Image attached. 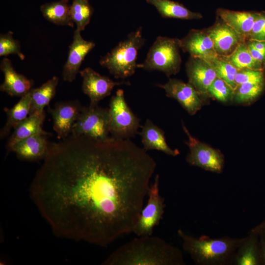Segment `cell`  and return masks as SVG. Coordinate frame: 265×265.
<instances>
[{
	"label": "cell",
	"instance_id": "obj_30",
	"mask_svg": "<svg viewBox=\"0 0 265 265\" xmlns=\"http://www.w3.org/2000/svg\"><path fill=\"white\" fill-rule=\"evenodd\" d=\"M265 83H245L238 85L234 90L233 101L246 104L255 101L262 93Z\"/></svg>",
	"mask_w": 265,
	"mask_h": 265
},
{
	"label": "cell",
	"instance_id": "obj_32",
	"mask_svg": "<svg viewBox=\"0 0 265 265\" xmlns=\"http://www.w3.org/2000/svg\"><path fill=\"white\" fill-rule=\"evenodd\" d=\"M13 32L9 31L5 33L0 34V56H7L9 54H16L21 60L25 58L21 52L20 42L13 37Z\"/></svg>",
	"mask_w": 265,
	"mask_h": 265
},
{
	"label": "cell",
	"instance_id": "obj_20",
	"mask_svg": "<svg viewBox=\"0 0 265 265\" xmlns=\"http://www.w3.org/2000/svg\"><path fill=\"white\" fill-rule=\"evenodd\" d=\"M231 265H262L259 235L251 230L233 257Z\"/></svg>",
	"mask_w": 265,
	"mask_h": 265
},
{
	"label": "cell",
	"instance_id": "obj_18",
	"mask_svg": "<svg viewBox=\"0 0 265 265\" xmlns=\"http://www.w3.org/2000/svg\"><path fill=\"white\" fill-rule=\"evenodd\" d=\"M46 135L37 134L25 138L9 148L20 159L33 161L44 159L47 155L49 143Z\"/></svg>",
	"mask_w": 265,
	"mask_h": 265
},
{
	"label": "cell",
	"instance_id": "obj_12",
	"mask_svg": "<svg viewBox=\"0 0 265 265\" xmlns=\"http://www.w3.org/2000/svg\"><path fill=\"white\" fill-rule=\"evenodd\" d=\"M216 18L214 24L204 30L212 40L217 54L228 56L246 39L221 18Z\"/></svg>",
	"mask_w": 265,
	"mask_h": 265
},
{
	"label": "cell",
	"instance_id": "obj_19",
	"mask_svg": "<svg viewBox=\"0 0 265 265\" xmlns=\"http://www.w3.org/2000/svg\"><path fill=\"white\" fill-rule=\"evenodd\" d=\"M140 135L143 149L146 151L155 150L173 157L180 154L177 149H172L168 145L163 131L149 119L146 120L142 127Z\"/></svg>",
	"mask_w": 265,
	"mask_h": 265
},
{
	"label": "cell",
	"instance_id": "obj_29",
	"mask_svg": "<svg viewBox=\"0 0 265 265\" xmlns=\"http://www.w3.org/2000/svg\"><path fill=\"white\" fill-rule=\"evenodd\" d=\"M214 69L217 77L223 80L234 90L237 85L235 80L237 69L224 56H217L208 60Z\"/></svg>",
	"mask_w": 265,
	"mask_h": 265
},
{
	"label": "cell",
	"instance_id": "obj_31",
	"mask_svg": "<svg viewBox=\"0 0 265 265\" xmlns=\"http://www.w3.org/2000/svg\"><path fill=\"white\" fill-rule=\"evenodd\" d=\"M234 89L226 81L216 77L208 88V93L212 97L222 103L233 101Z\"/></svg>",
	"mask_w": 265,
	"mask_h": 265
},
{
	"label": "cell",
	"instance_id": "obj_27",
	"mask_svg": "<svg viewBox=\"0 0 265 265\" xmlns=\"http://www.w3.org/2000/svg\"><path fill=\"white\" fill-rule=\"evenodd\" d=\"M237 69L263 70L264 66L252 56L246 41L241 43L230 55L224 56Z\"/></svg>",
	"mask_w": 265,
	"mask_h": 265
},
{
	"label": "cell",
	"instance_id": "obj_17",
	"mask_svg": "<svg viewBox=\"0 0 265 265\" xmlns=\"http://www.w3.org/2000/svg\"><path fill=\"white\" fill-rule=\"evenodd\" d=\"M0 69L4 75V80L0 86L1 91L14 97H22L31 89L33 82L24 75L17 73L10 59L3 58Z\"/></svg>",
	"mask_w": 265,
	"mask_h": 265
},
{
	"label": "cell",
	"instance_id": "obj_36",
	"mask_svg": "<svg viewBox=\"0 0 265 265\" xmlns=\"http://www.w3.org/2000/svg\"><path fill=\"white\" fill-rule=\"evenodd\" d=\"M246 43L257 50L265 53V41L246 40Z\"/></svg>",
	"mask_w": 265,
	"mask_h": 265
},
{
	"label": "cell",
	"instance_id": "obj_13",
	"mask_svg": "<svg viewBox=\"0 0 265 265\" xmlns=\"http://www.w3.org/2000/svg\"><path fill=\"white\" fill-rule=\"evenodd\" d=\"M83 107L77 100L58 102L53 108L48 107L53 119V129L58 139H63L69 136Z\"/></svg>",
	"mask_w": 265,
	"mask_h": 265
},
{
	"label": "cell",
	"instance_id": "obj_14",
	"mask_svg": "<svg viewBox=\"0 0 265 265\" xmlns=\"http://www.w3.org/2000/svg\"><path fill=\"white\" fill-rule=\"evenodd\" d=\"M186 67L188 82L199 93L204 103H207L210 98L208 88L217 77L214 69L206 60L191 56Z\"/></svg>",
	"mask_w": 265,
	"mask_h": 265
},
{
	"label": "cell",
	"instance_id": "obj_16",
	"mask_svg": "<svg viewBox=\"0 0 265 265\" xmlns=\"http://www.w3.org/2000/svg\"><path fill=\"white\" fill-rule=\"evenodd\" d=\"M180 43L181 49L191 56L208 60L218 56L212 40L204 30L191 29Z\"/></svg>",
	"mask_w": 265,
	"mask_h": 265
},
{
	"label": "cell",
	"instance_id": "obj_1",
	"mask_svg": "<svg viewBox=\"0 0 265 265\" xmlns=\"http://www.w3.org/2000/svg\"><path fill=\"white\" fill-rule=\"evenodd\" d=\"M156 161L130 139L49 144L30 196L57 236L102 247L132 232Z\"/></svg>",
	"mask_w": 265,
	"mask_h": 265
},
{
	"label": "cell",
	"instance_id": "obj_25",
	"mask_svg": "<svg viewBox=\"0 0 265 265\" xmlns=\"http://www.w3.org/2000/svg\"><path fill=\"white\" fill-rule=\"evenodd\" d=\"M69 0H59L41 5L40 11L45 19L56 25L74 27L70 13Z\"/></svg>",
	"mask_w": 265,
	"mask_h": 265
},
{
	"label": "cell",
	"instance_id": "obj_33",
	"mask_svg": "<svg viewBox=\"0 0 265 265\" xmlns=\"http://www.w3.org/2000/svg\"><path fill=\"white\" fill-rule=\"evenodd\" d=\"M235 80L237 86L245 83H265L263 70L242 69L238 70Z\"/></svg>",
	"mask_w": 265,
	"mask_h": 265
},
{
	"label": "cell",
	"instance_id": "obj_10",
	"mask_svg": "<svg viewBox=\"0 0 265 265\" xmlns=\"http://www.w3.org/2000/svg\"><path fill=\"white\" fill-rule=\"evenodd\" d=\"M80 74L82 78V90L89 97L90 106L98 105L101 100L110 94L115 86L130 84L127 81H114L90 67L80 71Z\"/></svg>",
	"mask_w": 265,
	"mask_h": 265
},
{
	"label": "cell",
	"instance_id": "obj_37",
	"mask_svg": "<svg viewBox=\"0 0 265 265\" xmlns=\"http://www.w3.org/2000/svg\"><path fill=\"white\" fill-rule=\"evenodd\" d=\"M256 226L259 228H265V218L260 224Z\"/></svg>",
	"mask_w": 265,
	"mask_h": 265
},
{
	"label": "cell",
	"instance_id": "obj_22",
	"mask_svg": "<svg viewBox=\"0 0 265 265\" xmlns=\"http://www.w3.org/2000/svg\"><path fill=\"white\" fill-rule=\"evenodd\" d=\"M45 118V111L28 115L14 129L7 142L8 148L19 141L34 135H49L50 133L44 131L42 128Z\"/></svg>",
	"mask_w": 265,
	"mask_h": 265
},
{
	"label": "cell",
	"instance_id": "obj_4",
	"mask_svg": "<svg viewBox=\"0 0 265 265\" xmlns=\"http://www.w3.org/2000/svg\"><path fill=\"white\" fill-rule=\"evenodd\" d=\"M145 42L142 27L140 26L130 33L110 52L102 57L100 64L116 79L129 78L135 73L137 68L136 60L138 52Z\"/></svg>",
	"mask_w": 265,
	"mask_h": 265
},
{
	"label": "cell",
	"instance_id": "obj_21",
	"mask_svg": "<svg viewBox=\"0 0 265 265\" xmlns=\"http://www.w3.org/2000/svg\"><path fill=\"white\" fill-rule=\"evenodd\" d=\"M216 15L246 41L258 13L237 11L220 8L216 10Z\"/></svg>",
	"mask_w": 265,
	"mask_h": 265
},
{
	"label": "cell",
	"instance_id": "obj_28",
	"mask_svg": "<svg viewBox=\"0 0 265 265\" xmlns=\"http://www.w3.org/2000/svg\"><path fill=\"white\" fill-rule=\"evenodd\" d=\"M94 9L89 0H73L70 7L71 19L77 30H84L89 23Z\"/></svg>",
	"mask_w": 265,
	"mask_h": 265
},
{
	"label": "cell",
	"instance_id": "obj_15",
	"mask_svg": "<svg viewBox=\"0 0 265 265\" xmlns=\"http://www.w3.org/2000/svg\"><path fill=\"white\" fill-rule=\"evenodd\" d=\"M95 47L94 42L82 38L80 31H74L73 41L69 46L68 57L63 67L62 76L64 81L72 82L76 79L82 61Z\"/></svg>",
	"mask_w": 265,
	"mask_h": 265
},
{
	"label": "cell",
	"instance_id": "obj_9",
	"mask_svg": "<svg viewBox=\"0 0 265 265\" xmlns=\"http://www.w3.org/2000/svg\"><path fill=\"white\" fill-rule=\"evenodd\" d=\"M183 128L188 137L186 144L189 152L186 160L191 165L210 172L220 173L224 166V158L218 150L214 149L193 137L183 122Z\"/></svg>",
	"mask_w": 265,
	"mask_h": 265
},
{
	"label": "cell",
	"instance_id": "obj_35",
	"mask_svg": "<svg viewBox=\"0 0 265 265\" xmlns=\"http://www.w3.org/2000/svg\"><path fill=\"white\" fill-rule=\"evenodd\" d=\"M259 235L262 265H265V228L255 226L251 229Z\"/></svg>",
	"mask_w": 265,
	"mask_h": 265
},
{
	"label": "cell",
	"instance_id": "obj_2",
	"mask_svg": "<svg viewBox=\"0 0 265 265\" xmlns=\"http://www.w3.org/2000/svg\"><path fill=\"white\" fill-rule=\"evenodd\" d=\"M105 265H185L181 250L157 236H138L121 245Z\"/></svg>",
	"mask_w": 265,
	"mask_h": 265
},
{
	"label": "cell",
	"instance_id": "obj_24",
	"mask_svg": "<svg viewBox=\"0 0 265 265\" xmlns=\"http://www.w3.org/2000/svg\"><path fill=\"white\" fill-rule=\"evenodd\" d=\"M154 6L163 18L182 20L201 19L200 13L190 11L182 4L171 0H145Z\"/></svg>",
	"mask_w": 265,
	"mask_h": 265
},
{
	"label": "cell",
	"instance_id": "obj_7",
	"mask_svg": "<svg viewBox=\"0 0 265 265\" xmlns=\"http://www.w3.org/2000/svg\"><path fill=\"white\" fill-rule=\"evenodd\" d=\"M71 133L75 136H84L100 142L110 140L108 108L98 105L83 106Z\"/></svg>",
	"mask_w": 265,
	"mask_h": 265
},
{
	"label": "cell",
	"instance_id": "obj_5",
	"mask_svg": "<svg viewBox=\"0 0 265 265\" xmlns=\"http://www.w3.org/2000/svg\"><path fill=\"white\" fill-rule=\"evenodd\" d=\"M180 39L159 36L147 53L143 62L137 68L147 71H159L169 77L180 71L181 57Z\"/></svg>",
	"mask_w": 265,
	"mask_h": 265
},
{
	"label": "cell",
	"instance_id": "obj_23",
	"mask_svg": "<svg viewBox=\"0 0 265 265\" xmlns=\"http://www.w3.org/2000/svg\"><path fill=\"white\" fill-rule=\"evenodd\" d=\"M31 100V95L30 91L21 97L19 102L12 107L3 108L6 115V121L0 132L1 138L7 136L12 129H14L20 123L28 117Z\"/></svg>",
	"mask_w": 265,
	"mask_h": 265
},
{
	"label": "cell",
	"instance_id": "obj_26",
	"mask_svg": "<svg viewBox=\"0 0 265 265\" xmlns=\"http://www.w3.org/2000/svg\"><path fill=\"white\" fill-rule=\"evenodd\" d=\"M58 81V78L54 76L40 87L31 89V100L29 115L44 111V107L49 106L55 95Z\"/></svg>",
	"mask_w": 265,
	"mask_h": 265
},
{
	"label": "cell",
	"instance_id": "obj_34",
	"mask_svg": "<svg viewBox=\"0 0 265 265\" xmlns=\"http://www.w3.org/2000/svg\"><path fill=\"white\" fill-rule=\"evenodd\" d=\"M246 40L265 41V13H258Z\"/></svg>",
	"mask_w": 265,
	"mask_h": 265
},
{
	"label": "cell",
	"instance_id": "obj_3",
	"mask_svg": "<svg viewBox=\"0 0 265 265\" xmlns=\"http://www.w3.org/2000/svg\"><path fill=\"white\" fill-rule=\"evenodd\" d=\"M177 234L182 247L194 263L199 265H228L244 238L223 237L212 238L206 235L198 238L186 234L181 229Z\"/></svg>",
	"mask_w": 265,
	"mask_h": 265
},
{
	"label": "cell",
	"instance_id": "obj_8",
	"mask_svg": "<svg viewBox=\"0 0 265 265\" xmlns=\"http://www.w3.org/2000/svg\"><path fill=\"white\" fill-rule=\"evenodd\" d=\"M159 186V176L157 174L150 186L147 204L143 207L133 228L132 233L138 237L152 235L154 228L163 217L165 200L160 194Z\"/></svg>",
	"mask_w": 265,
	"mask_h": 265
},
{
	"label": "cell",
	"instance_id": "obj_11",
	"mask_svg": "<svg viewBox=\"0 0 265 265\" xmlns=\"http://www.w3.org/2000/svg\"><path fill=\"white\" fill-rule=\"evenodd\" d=\"M157 86L164 90L167 97L177 101L191 115L195 114L204 105L201 96L188 82L169 79L167 82Z\"/></svg>",
	"mask_w": 265,
	"mask_h": 265
},
{
	"label": "cell",
	"instance_id": "obj_6",
	"mask_svg": "<svg viewBox=\"0 0 265 265\" xmlns=\"http://www.w3.org/2000/svg\"><path fill=\"white\" fill-rule=\"evenodd\" d=\"M108 110L109 132L112 138L130 139L135 136L140 127V120L127 103L122 89H118L111 98Z\"/></svg>",
	"mask_w": 265,
	"mask_h": 265
}]
</instances>
